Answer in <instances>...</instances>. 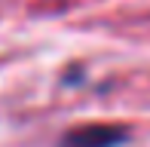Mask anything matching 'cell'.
I'll return each instance as SVG.
<instances>
[{
    "mask_svg": "<svg viewBox=\"0 0 150 147\" xmlns=\"http://www.w3.org/2000/svg\"><path fill=\"white\" fill-rule=\"evenodd\" d=\"M126 141V132L117 126H83L64 135L61 147H120Z\"/></svg>",
    "mask_w": 150,
    "mask_h": 147,
    "instance_id": "cell-1",
    "label": "cell"
}]
</instances>
